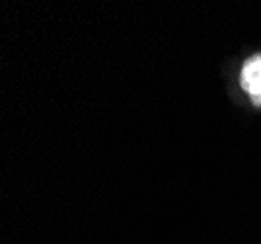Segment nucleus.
<instances>
[{
    "label": "nucleus",
    "mask_w": 261,
    "mask_h": 244,
    "mask_svg": "<svg viewBox=\"0 0 261 244\" xmlns=\"http://www.w3.org/2000/svg\"><path fill=\"white\" fill-rule=\"evenodd\" d=\"M242 88L251 96L255 106H261V55H253L242 68Z\"/></svg>",
    "instance_id": "1"
}]
</instances>
